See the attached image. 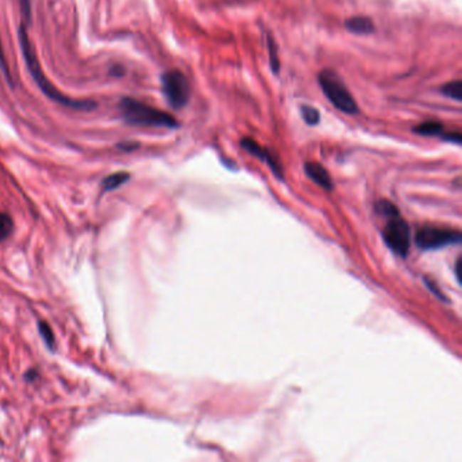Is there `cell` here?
<instances>
[{
	"label": "cell",
	"instance_id": "cell-1",
	"mask_svg": "<svg viewBox=\"0 0 462 462\" xmlns=\"http://www.w3.org/2000/svg\"><path fill=\"white\" fill-rule=\"evenodd\" d=\"M19 43H21V49H22V55L25 58V63L28 65V70L31 73L33 80L37 83L38 88L41 90L42 93L53 102H56L61 106L65 107H70V109H76V110H91L97 106L95 102L93 100H78V99L70 98L67 95H64L63 93H60L53 84L51 83L46 78V75L43 73L41 68V64L37 58L36 51L30 42V38L28 36V30L26 26H21L19 28Z\"/></svg>",
	"mask_w": 462,
	"mask_h": 462
},
{
	"label": "cell",
	"instance_id": "cell-2",
	"mask_svg": "<svg viewBox=\"0 0 462 462\" xmlns=\"http://www.w3.org/2000/svg\"><path fill=\"white\" fill-rule=\"evenodd\" d=\"M120 112L126 124L147 127H168L175 129L179 126L175 117L162 112L151 105H147L137 99L124 98L120 103Z\"/></svg>",
	"mask_w": 462,
	"mask_h": 462
},
{
	"label": "cell",
	"instance_id": "cell-3",
	"mask_svg": "<svg viewBox=\"0 0 462 462\" xmlns=\"http://www.w3.org/2000/svg\"><path fill=\"white\" fill-rule=\"evenodd\" d=\"M317 82L324 95L335 106L337 110L346 114H357L359 107L351 95L346 84L336 75L334 70H324L317 75Z\"/></svg>",
	"mask_w": 462,
	"mask_h": 462
},
{
	"label": "cell",
	"instance_id": "cell-4",
	"mask_svg": "<svg viewBox=\"0 0 462 462\" xmlns=\"http://www.w3.org/2000/svg\"><path fill=\"white\" fill-rule=\"evenodd\" d=\"M415 243L424 251L439 250L451 244L461 243V233L460 231L453 228L424 225L418 229L415 235Z\"/></svg>",
	"mask_w": 462,
	"mask_h": 462
},
{
	"label": "cell",
	"instance_id": "cell-5",
	"mask_svg": "<svg viewBox=\"0 0 462 462\" xmlns=\"http://www.w3.org/2000/svg\"><path fill=\"white\" fill-rule=\"evenodd\" d=\"M162 90L174 110H182L190 100V83L181 70H171L162 75Z\"/></svg>",
	"mask_w": 462,
	"mask_h": 462
},
{
	"label": "cell",
	"instance_id": "cell-6",
	"mask_svg": "<svg viewBox=\"0 0 462 462\" xmlns=\"http://www.w3.org/2000/svg\"><path fill=\"white\" fill-rule=\"evenodd\" d=\"M384 240L394 253L406 258L411 246V229L400 214L389 219V223L384 229Z\"/></svg>",
	"mask_w": 462,
	"mask_h": 462
},
{
	"label": "cell",
	"instance_id": "cell-7",
	"mask_svg": "<svg viewBox=\"0 0 462 462\" xmlns=\"http://www.w3.org/2000/svg\"><path fill=\"white\" fill-rule=\"evenodd\" d=\"M240 147L243 149H246L248 154H251L252 156L258 157L259 160L265 162L267 163L270 168L273 169V172L275 174V177L278 178H282L283 175V171H282V166H280V160L277 156H274V154H271L267 148H263L259 142H256L255 140H252L250 137H244L240 141Z\"/></svg>",
	"mask_w": 462,
	"mask_h": 462
},
{
	"label": "cell",
	"instance_id": "cell-8",
	"mask_svg": "<svg viewBox=\"0 0 462 462\" xmlns=\"http://www.w3.org/2000/svg\"><path fill=\"white\" fill-rule=\"evenodd\" d=\"M304 169H305V174L316 184H319L320 187L325 189V190H332V187H334L332 179H331L328 171L322 167V164L315 163V162H307L305 166H304Z\"/></svg>",
	"mask_w": 462,
	"mask_h": 462
},
{
	"label": "cell",
	"instance_id": "cell-9",
	"mask_svg": "<svg viewBox=\"0 0 462 462\" xmlns=\"http://www.w3.org/2000/svg\"><path fill=\"white\" fill-rule=\"evenodd\" d=\"M345 26L354 34L364 36V34H370L374 31V23L369 16L358 15V16H351L346 22Z\"/></svg>",
	"mask_w": 462,
	"mask_h": 462
},
{
	"label": "cell",
	"instance_id": "cell-10",
	"mask_svg": "<svg viewBox=\"0 0 462 462\" xmlns=\"http://www.w3.org/2000/svg\"><path fill=\"white\" fill-rule=\"evenodd\" d=\"M414 133L420 136H442L443 135V125L436 121H426L419 125L414 126Z\"/></svg>",
	"mask_w": 462,
	"mask_h": 462
},
{
	"label": "cell",
	"instance_id": "cell-11",
	"mask_svg": "<svg viewBox=\"0 0 462 462\" xmlns=\"http://www.w3.org/2000/svg\"><path fill=\"white\" fill-rule=\"evenodd\" d=\"M129 178H130V175L127 172H115L103 179L102 187L105 191H112V190L121 187L124 183L127 182Z\"/></svg>",
	"mask_w": 462,
	"mask_h": 462
},
{
	"label": "cell",
	"instance_id": "cell-12",
	"mask_svg": "<svg viewBox=\"0 0 462 462\" xmlns=\"http://www.w3.org/2000/svg\"><path fill=\"white\" fill-rule=\"evenodd\" d=\"M442 94L448 98L453 99L460 102L462 99V83L461 80H454V82H448V83L442 85L441 88Z\"/></svg>",
	"mask_w": 462,
	"mask_h": 462
},
{
	"label": "cell",
	"instance_id": "cell-13",
	"mask_svg": "<svg viewBox=\"0 0 462 462\" xmlns=\"http://www.w3.org/2000/svg\"><path fill=\"white\" fill-rule=\"evenodd\" d=\"M267 42H268L267 48H268V55H270V65H271V70H273V72H274L275 75H278V73H280V58H278V49H277V45H275V42H274V40H273L270 36H267Z\"/></svg>",
	"mask_w": 462,
	"mask_h": 462
},
{
	"label": "cell",
	"instance_id": "cell-14",
	"mask_svg": "<svg viewBox=\"0 0 462 462\" xmlns=\"http://www.w3.org/2000/svg\"><path fill=\"white\" fill-rule=\"evenodd\" d=\"M301 115L308 125H317L320 122V112L310 106H301Z\"/></svg>",
	"mask_w": 462,
	"mask_h": 462
},
{
	"label": "cell",
	"instance_id": "cell-15",
	"mask_svg": "<svg viewBox=\"0 0 462 462\" xmlns=\"http://www.w3.org/2000/svg\"><path fill=\"white\" fill-rule=\"evenodd\" d=\"M13 231V220L9 214L0 213V241L9 238Z\"/></svg>",
	"mask_w": 462,
	"mask_h": 462
},
{
	"label": "cell",
	"instance_id": "cell-16",
	"mask_svg": "<svg viewBox=\"0 0 462 462\" xmlns=\"http://www.w3.org/2000/svg\"><path fill=\"white\" fill-rule=\"evenodd\" d=\"M377 208L379 210V213L385 214L389 219L394 217V216H399V209L393 205L392 202H389V201H381L378 204Z\"/></svg>",
	"mask_w": 462,
	"mask_h": 462
},
{
	"label": "cell",
	"instance_id": "cell-17",
	"mask_svg": "<svg viewBox=\"0 0 462 462\" xmlns=\"http://www.w3.org/2000/svg\"><path fill=\"white\" fill-rule=\"evenodd\" d=\"M40 332H41V336L45 340V343L52 347L53 342H55V336H53V332L51 330V327L46 324V322H40Z\"/></svg>",
	"mask_w": 462,
	"mask_h": 462
},
{
	"label": "cell",
	"instance_id": "cell-18",
	"mask_svg": "<svg viewBox=\"0 0 462 462\" xmlns=\"http://www.w3.org/2000/svg\"><path fill=\"white\" fill-rule=\"evenodd\" d=\"M0 70H3L7 80H11V75H10L9 64H7L6 55H4V51H3V46H1V41H0Z\"/></svg>",
	"mask_w": 462,
	"mask_h": 462
},
{
	"label": "cell",
	"instance_id": "cell-19",
	"mask_svg": "<svg viewBox=\"0 0 462 462\" xmlns=\"http://www.w3.org/2000/svg\"><path fill=\"white\" fill-rule=\"evenodd\" d=\"M19 6H21V11L23 18L26 19V22L31 21V3L30 0H19Z\"/></svg>",
	"mask_w": 462,
	"mask_h": 462
},
{
	"label": "cell",
	"instance_id": "cell-20",
	"mask_svg": "<svg viewBox=\"0 0 462 462\" xmlns=\"http://www.w3.org/2000/svg\"><path fill=\"white\" fill-rule=\"evenodd\" d=\"M443 140L450 141V142H454V144H461L462 136L460 132H450V133H443L442 135Z\"/></svg>",
	"mask_w": 462,
	"mask_h": 462
},
{
	"label": "cell",
	"instance_id": "cell-21",
	"mask_svg": "<svg viewBox=\"0 0 462 462\" xmlns=\"http://www.w3.org/2000/svg\"><path fill=\"white\" fill-rule=\"evenodd\" d=\"M118 147L121 149H125V151H132V149H136L139 145L137 144H127V145H125V144H120Z\"/></svg>",
	"mask_w": 462,
	"mask_h": 462
}]
</instances>
